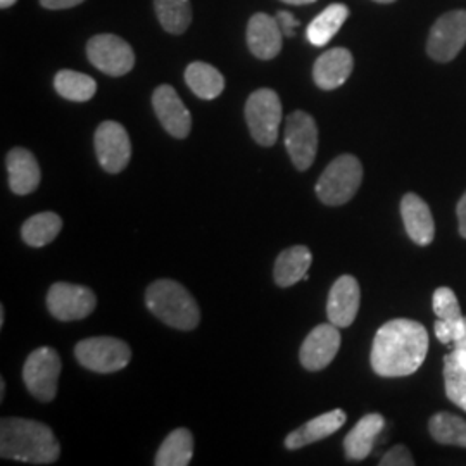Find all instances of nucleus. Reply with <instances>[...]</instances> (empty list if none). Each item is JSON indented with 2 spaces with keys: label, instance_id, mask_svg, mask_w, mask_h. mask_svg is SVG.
I'll list each match as a JSON object with an SVG mask.
<instances>
[{
  "label": "nucleus",
  "instance_id": "423d86ee",
  "mask_svg": "<svg viewBox=\"0 0 466 466\" xmlns=\"http://www.w3.org/2000/svg\"><path fill=\"white\" fill-rule=\"evenodd\" d=\"M75 356L90 371L116 373L132 361V350L115 337H90L76 344Z\"/></svg>",
  "mask_w": 466,
  "mask_h": 466
},
{
  "label": "nucleus",
  "instance_id": "58836bf2",
  "mask_svg": "<svg viewBox=\"0 0 466 466\" xmlns=\"http://www.w3.org/2000/svg\"><path fill=\"white\" fill-rule=\"evenodd\" d=\"M15 4H16V0H0V7L2 9H7V7L15 5Z\"/></svg>",
  "mask_w": 466,
  "mask_h": 466
},
{
  "label": "nucleus",
  "instance_id": "6e6552de",
  "mask_svg": "<svg viewBox=\"0 0 466 466\" xmlns=\"http://www.w3.org/2000/svg\"><path fill=\"white\" fill-rule=\"evenodd\" d=\"M466 46V11H450L431 28L427 54L437 63H450Z\"/></svg>",
  "mask_w": 466,
  "mask_h": 466
},
{
  "label": "nucleus",
  "instance_id": "ea45409f",
  "mask_svg": "<svg viewBox=\"0 0 466 466\" xmlns=\"http://www.w3.org/2000/svg\"><path fill=\"white\" fill-rule=\"evenodd\" d=\"M4 394H5V383L0 380V400H4Z\"/></svg>",
  "mask_w": 466,
  "mask_h": 466
},
{
  "label": "nucleus",
  "instance_id": "dca6fc26",
  "mask_svg": "<svg viewBox=\"0 0 466 466\" xmlns=\"http://www.w3.org/2000/svg\"><path fill=\"white\" fill-rule=\"evenodd\" d=\"M283 34L277 17L256 13L248 25V46L258 59H275L282 50Z\"/></svg>",
  "mask_w": 466,
  "mask_h": 466
},
{
  "label": "nucleus",
  "instance_id": "f257e3e1",
  "mask_svg": "<svg viewBox=\"0 0 466 466\" xmlns=\"http://www.w3.org/2000/svg\"><path fill=\"white\" fill-rule=\"evenodd\" d=\"M427 350L429 333L421 323L406 318L390 319L373 339L370 363L379 377H408L423 365Z\"/></svg>",
  "mask_w": 466,
  "mask_h": 466
},
{
  "label": "nucleus",
  "instance_id": "c9c22d12",
  "mask_svg": "<svg viewBox=\"0 0 466 466\" xmlns=\"http://www.w3.org/2000/svg\"><path fill=\"white\" fill-rule=\"evenodd\" d=\"M456 213H458V221H460V235L466 238V192L463 194V198L460 199V202H458Z\"/></svg>",
  "mask_w": 466,
  "mask_h": 466
},
{
  "label": "nucleus",
  "instance_id": "c756f323",
  "mask_svg": "<svg viewBox=\"0 0 466 466\" xmlns=\"http://www.w3.org/2000/svg\"><path fill=\"white\" fill-rule=\"evenodd\" d=\"M444 383L448 400L466 411V365L452 354V350L444 356Z\"/></svg>",
  "mask_w": 466,
  "mask_h": 466
},
{
  "label": "nucleus",
  "instance_id": "6ab92c4d",
  "mask_svg": "<svg viewBox=\"0 0 466 466\" xmlns=\"http://www.w3.org/2000/svg\"><path fill=\"white\" fill-rule=\"evenodd\" d=\"M5 167L9 173V188L16 196H28L40 185V167L34 154L23 147H15L7 152Z\"/></svg>",
  "mask_w": 466,
  "mask_h": 466
},
{
  "label": "nucleus",
  "instance_id": "a211bd4d",
  "mask_svg": "<svg viewBox=\"0 0 466 466\" xmlns=\"http://www.w3.org/2000/svg\"><path fill=\"white\" fill-rule=\"evenodd\" d=\"M400 217L404 221L406 233L418 246L432 244L435 237V225H433L431 208L425 200L417 194H406L400 200Z\"/></svg>",
  "mask_w": 466,
  "mask_h": 466
},
{
  "label": "nucleus",
  "instance_id": "4c0bfd02",
  "mask_svg": "<svg viewBox=\"0 0 466 466\" xmlns=\"http://www.w3.org/2000/svg\"><path fill=\"white\" fill-rule=\"evenodd\" d=\"M285 4H290V5H306V4H313L317 0H282Z\"/></svg>",
  "mask_w": 466,
  "mask_h": 466
},
{
  "label": "nucleus",
  "instance_id": "c85d7f7f",
  "mask_svg": "<svg viewBox=\"0 0 466 466\" xmlns=\"http://www.w3.org/2000/svg\"><path fill=\"white\" fill-rule=\"evenodd\" d=\"M429 431L439 444L466 448V421L451 413H437L429 421Z\"/></svg>",
  "mask_w": 466,
  "mask_h": 466
},
{
  "label": "nucleus",
  "instance_id": "20e7f679",
  "mask_svg": "<svg viewBox=\"0 0 466 466\" xmlns=\"http://www.w3.org/2000/svg\"><path fill=\"white\" fill-rule=\"evenodd\" d=\"M363 182L361 161L352 154L335 157L317 182L318 199L327 206H342L350 202Z\"/></svg>",
  "mask_w": 466,
  "mask_h": 466
},
{
  "label": "nucleus",
  "instance_id": "f8f14e48",
  "mask_svg": "<svg viewBox=\"0 0 466 466\" xmlns=\"http://www.w3.org/2000/svg\"><path fill=\"white\" fill-rule=\"evenodd\" d=\"M99 165L107 173H121L132 159V142L128 132L116 121H104L94 135Z\"/></svg>",
  "mask_w": 466,
  "mask_h": 466
},
{
  "label": "nucleus",
  "instance_id": "39448f33",
  "mask_svg": "<svg viewBox=\"0 0 466 466\" xmlns=\"http://www.w3.org/2000/svg\"><path fill=\"white\" fill-rule=\"evenodd\" d=\"M246 121L250 137L263 147H271L279 140L282 123V102L275 90L259 88L246 102Z\"/></svg>",
  "mask_w": 466,
  "mask_h": 466
},
{
  "label": "nucleus",
  "instance_id": "7c9ffc66",
  "mask_svg": "<svg viewBox=\"0 0 466 466\" xmlns=\"http://www.w3.org/2000/svg\"><path fill=\"white\" fill-rule=\"evenodd\" d=\"M433 313L441 319H458L463 318L461 308L456 294L451 290L450 287H439L433 292Z\"/></svg>",
  "mask_w": 466,
  "mask_h": 466
},
{
  "label": "nucleus",
  "instance_id": "b1692460",
  "mask_svg": "<svg viewBox=\"0 0 466 466\" xmlns=\"http://www.w3.org/2000/svg\"><path fill=\"white\" fill-rule=\"evenodd\" d=\"M185 82L190 90L204 100L217 99L225 90V78L217 67L208 63H192L185 69Z\"/></svg>",
  "mask_w": 466,
  "mask_h": 466
},
{
  "label": "nucleus",
  "instance_id": "bb28decb",
  "mask_svg": "<svg viewBox=\"0 0 466 466\" xmlns=\"http://www.w3.org/2000/svg\"><path fill=\"white\" fill-rule=\"evenodd\" d=\"M54 86L63 99L73 102H86L97 92V84L92 76L71 69H61L54 78Z\"/></svg>",
  "mask_w": 466,
  "mask_h": 466
},
{
  "label": "nucleus",
  "instance_id": "2eb2a0df",
  "mask_svg": "<svg viewBox=\"0 0 466 466\" xmlns=\"http://www.w3.org/2000/svg\"><path fill=\"white\" fill-rule=\"evenodd\" d=\"M360 302H361V290H360V283L354 277L344 275L339 280H335L327 302V315L330 323L339 329L350 327L352 321L358 317Z\"/></svg>",
  "mask_w": 466,
  "mask_h": 466
},
{
  "label": "nucleus",
  "instance_id": "7ed1b4c3",
  "mask_svg": "<svg viewBox=\"0 0 466 466\" xmlns=\"http://www.w3.org/2000/svg\"><path fill=\"white\" fill-rule=\"evenodd\" d=\"M150 313L178 330H194L200 321V309L182 283L161 279L150 283L146 292Z\"/></svg>",
  "mask_w": 466,
  "mask_h": 466
},
{
  "label": "nucleus",
  "instance_id": "79ce46f5",
  "mask_svg": "<svg viewBox=\"0 0 466 466\" xmlns=\"http://www.w3.org/2000/svg\"><path fill=\"white\" fill-rule=\"evenodd\" d=\"M373 2H379V4H392L396 0H373Z\"/></svg>",
  "mask_w": 466,
  "mask_h": 466
},
{
  "label": "nucleus",
  "instance_id": "1a4fd4ad",
  "mask_svg": "<svg viewBox=\"0 0 466 466\" xmlns=\"http://www.w3.org/2000/svg\"><path fill=\"white\" fill-rule=\"evenodd\" d=\"M285 147L292 165L299 171L309 169L318 152V127L315 117L294 111L285 121Z\"/></svg>",
  "mask_w": 466,
  "mask_h": 466
},
{
  "label": "nucleus",
  "instance_id": "9b49d317",
  "mask_svg": "<svg viewBox=\"0 0 466 466\" xmlns=\"http://www.w3.org/2000/svg\"><path fill=\"white\" fill-rule=\"evenodd\" d=\"M97 306L92 289L75 283H54L47 292L50 315L59 321H78L90 317Z\"/></svg>",
  "mask_w": 466,
  "mask_h": 466
},
{
  "label": "nucleus",
  "instance_id": "a878e982",
  "mask_svg": "<svg viewBox=\"0 0 466 466\" xmlns=\"http://www.w3.org/2000/svg\"><path fill=\"white\" fill-rule=\"evenodd\" d=\"M63 230V218L52 211L38 213L25 221L21 227V238L30 248H44L56 240Z\"/></svg>",
  "mask_w": 466,
  "mask_h": 466
},
{
  "label": "nucleus",
  "instance_id": "412c9836",
  "mask_svg": "<svg viewBox=\"0 0 466 466\" xmlns=\"http://www.w3.org/2000/svg\"><path fill=\"white\" fill-rule=\"evenodd\" d=\"M385 420L379 413L361 418L344 439V452L350 461H361L373 451L375 439L382 432Z\"/></svg>",
  "mask_w": 466,
  "mask_h": 466
},
{
  "label": "nucleus",
  "instance_id": "9d476101",
  "mask_svg": "<svg viewBox=\"0 0 466 466\" xmlns=\"http://www.w3.org/2000/svg\"><path fill=\"white\" fill-rule=\"evenodd\" d=\"M88 61L109 76H123L135 66L132 46L116 35H96L86 44Z\"/></svg>",
  "mask_w": 466,
  "mask_h": 466
},
{
  "label": "nucleus",
  "instance_id": "cd10ccee",
  "mask_svg": "<svg viewBox=\"0 0 466 466\" xmlns=\"http://www.w3.org/2000/svg\"><path fill=\"white\" fill-rule=\"evenodd\" d=\"M154 7L167 34L182 35L192 23L190 0H154Z\"/></svg>",
  "mask_w": 466,
  "mask_h": 466
},
{
  "label": "nucleus",
  "instance_id": "a19ab883",
  "mask_svg": "<svg viewBox=\"0 0 466 466\" xmlns=\"http://www.w3.org/2000/svg\"><path fill=\"white\" fill-rule=\"evenodd\" d=\"M4 319H5V311H4V306H0V327L4 325Z\"/></svg>",
  "mask_w": 466,
  "mask_h": 466
},
{
  "label": "nucleus",
  "instance_id": "f3484780",
  "mask_svg": "<svg viewBox=\"0 0 466 466\" xmlns=\"http://www.w3.org/2000/svg\"><path fill=\"white\" fill-rule=\"evenodd\" d=\"M354 69V57L344 47L323 52L313 66V80L321 90H335L348 82Z\"/></svg>",
  "mask_w": 466,
  "mask_h": 466
},
{
  "label": "nucleus",
  "instance_id": "e433bc0d",
  "mask_svg": "<svg viewBox=\"0 0 466 466\" xmlns=\"http://www.w3.org/2000/svg\"><path fill=\"white\" fill-rule=\"evenodd\" d=\"M452 346H454V350H466V329L465 333H463V335H461V337H460Z\"/></svg>",
  "mask_w": 466,
  "mask_h": 466
},
{
  "label": "nucleus",
  "instance_id": "5701e85b",
  "mask_svg": "<svg viewBox=\"0 0 466 466\" xmlns=\"http://www.w3.org/2000/svg\"><path fill=\"white\" fill-rule=\"evenodd\" d=\"M350 16V7L344 4H332L319 13L308 26V40L315 47H325Z\"/></svg>",
  "mask_w": 466,
  "mask_h": 466
},
{
  "label": "nucleus",
  "instance_id": "4be33fe9",
  "mask_svg": "<svg viewBox=\"0 0 466 466\" xmlns=\"http://www.w3.org/2000/svg\"><path fill=\"white\" fill-rule=\"evenodd\" d=\"M313 263V254L306 246L282 250L275 261L273 279L279 287H290L302 280Z\"/></svg>",
  "mask_w": 466,
  "mask_h": 466
},
{
  "label": "nucleus",
  "instance_id": "f03ea898",
  "mask_svg": "<svg viewBox=\"0 0 466 466\" xmlns=\"http://www.w3.org/2000/svg\"><path fill=\"white\" fill-rule=\"evenodd\" d=\"M61 444L52 429L28 418L0 420V456L30 465H52L59 460Z\"/></svg>",
  "mask_w": 466,
  "mask_h": 466
},
{
  "label": "nucleus",
  "instance_id": "2f4dec72",
  "mask_svg": "<svg viewBox=\"0 0 466 466\" xmlns=\"http://www.w3.org/2000/svg\"><path fill=\"white\" fill-rule=\"evenodd\" d=\"M465 317L458 318V319H441V318H437L435 327H433L435 337L442 344H454L465 333Z\"/></svg>",
  "mask_w": 466,
  "mask_h": 466
},
{
  "label": "nucleus",
  "instance_id": "ddd939ff",
  "mask_svg": "<svg viewBox=\"0 0 466 466\" xmlns=\"http://www.w3.org/2000/svg\"><path fill=\"white\" fill-rule=\"evenodd\" d=\"M340 332L333 323H323L304 339L299 350L300 365L309 371L329 367L340 350Z\"/></svg>",
  "mask_w": 466,
  "mask_h": 466
},
{
  "label": "nucleus",
  "instance_id": "4468645a",
  "mask_svg": "<svg viewBox=\"0 0 466 466\" xmlns=\"http://www.w3.org/2000/svg\"><path fill=\"white\" fill-rule=\"evenodd\" d=\"M154 113L167 134L175 138H187L192 130V116L171 85H161L152 96Z\"/></svg>",
  "mask_w": 466,
  "mask_h": 466
},
{
  "label": "nucleus",
  "instance_id": "393cba45",
  "mask_svg": "<svg viewBox=\"0 0 466 466\" xmlns=\"http://www.w3.org/2000/svg\"><path fill=\"white\" fill-rule=\"evenodd\" d=\"M194 454V437L188 429H177L163 441L156 454V466H188Z\"/></svg>",
  "mask_w": 466,
  "mask_h": 466
},
{
  "label": "nucleus",
  "instance_id": "aec40b11",
  "mask_svg": "<svg viewBox=\"0 0 466 466\" xmlns=\"http://www.w3.org/2000/svg\"><path fill=\"white\" fill-rule=\"evenodd\" d=\"M346 420L348 417L342 410H333V411L313 418L308 423H304L300 429L285 437V448L296 451L308 446V444L323 441L337 432L346 423Z\"/></svg>",
  "mask_w": 466,
  "mask_h": 466
},
{
  "label": "nucleus",
  "instance_id": "473e14b6",
  "mask_svg": "<svg viewBox=\"0 0 466 466\" xmlns=\"http://www.w3.org/2000/svg\"><path fill=\"white\" fill-rule=\"evenodd\" d=\"M382 466H413L415 460L411 456V452L406 450V446L398 444L392 450L387 451L380 460Z\"/></svg>",
  "mask_w": 466,
  "mask_h": 466
},
{
  "label": "nucleus",
  "instance_id": "72a5a7b5",
  "mask_svg": "<svg viewBox=\"0 0 466 466\" xmlns=\"http://www.w3.org/2000/svg\"><path fill=\"white\" fill-rule=\"evenodd\" d=\"M277 21L282 28L283 36H294L296 30L299 28L300 21L294 15L287 13V11H279L277 13Z\"/></svg>",
  "mask_w": 466,
  "mask_h": 466
},
{
  "label": "nucleus",
  "instance_id": "0eeeda50",
  "mask_svg": "<svg viewBox=\"0 0 466 466\" xmlns=\"http://www.w3.org/2000/svg\"><path fill=\"white\" fill-rule=\"evenodd\" d=\"M61 370L63 363L57 350L38 348L28 356L23 367V382L35 400L50 402L57 394Z\"/></svg>",
  "mask_w": 466,
  "mask_h": 466
},
{
  "label": "nucleus",
  "instance_id": "f704fd0d",
  "mask_svg": "<svg viewBox=\"0 0 466 466\" xmlns=\"http://www.w3.org/2000/svg\"><path fill=\"white\" fill-rule=\"evenodd\" d=\"M85 0H40V4L46 9H69V7H76Z\"/></svg>",
  "mask_w": 466,
  "mask_h": 466
}]
</instances>
